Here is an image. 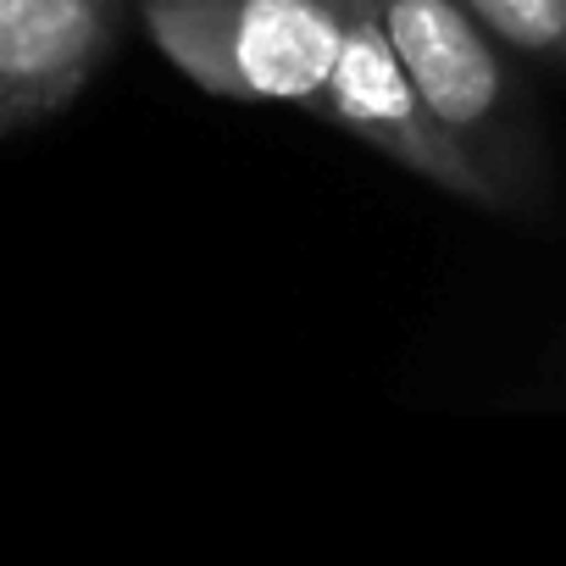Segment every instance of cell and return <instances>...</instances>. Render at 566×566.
Segmentation results:
<instances>
[{"mask_svg":"<svg viewBox=\"0 0 566 566\" xmlns=\"http://www.w3.org/2000/svg\"><path fill=\"white\" fill-rule=\"evenodd\" d=\"M373 7L422 106L489 184L494 211L533 217L544 206L549 167L533 95L505 45L461 0H373Z\"/></svg>","mask_w":566,"mask_h":566,"instance_id":"6da1fadb","label":"cell"},{"mask_svg":"<svg viewBox=\"0 0 566 566\" xmlns=\"http://www.w3.org/2000/svg\"><path fill=\"white\" fill-rule=\"evenodd\" d=\"M356 0H139L161 56L222 101L312 106Z\"/></svg>","mask_w":566,"mask_h":566,"instance_id":"7a4b0ae2","label":"cell"},{"mask_svg":"<svg viewBox=\"0 0 566 566\" xmlns=\"http://www.w3.org/2000/svg\"><path fill=\"white\" fill-rule=\"evenodd\" d=\"M306 112H317L334 128L356 134L361 145L384 150L406 172H417V178H428V184L494 211V195L478 178V167L450 145V134L422 106L411 73L400 67V56H395V45H389V34L378 23L373 0H356V12L345 23V40H339V56L328 67V84L317 90V101Z\"/></svg>","mask_w":566,"mask_h":566,"instance_id":"3957f363","label":"cell"},{"mask_svg":"<svg viewBox=\"0 0 566 566\" xmlns=\"http://www.w3.org/2000/svg\"><path fill=\"white\" fill-rule=\"evenodd\" d=\"M134 0H0V134H23L73 106Z\"/></svg>","mask_w":566,"mask_h":566,"instance_id":"277c9868","label":"cell"},{"mask_svg":"<svg viewBox=\"0 0 566 566\" xmlns=\"http://www.w3.org/2000/svg\"><path fill=\"white\" fill-rule=\"evenodd\" d=\"M461 7L505 51L566 67V0H461Z\"/></svg>","mask_w":566,"mask_h":566,"instance_id":"5b68a950","label":"cell"}]
</instances>
